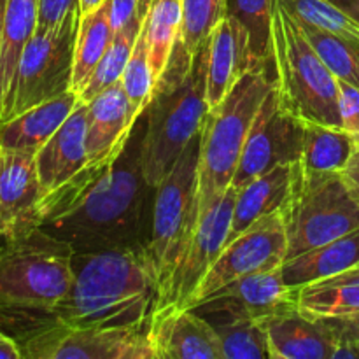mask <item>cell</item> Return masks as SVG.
<instances>
[{"label": "cell", "mask_w": 359, "mask_h": 359, "mask_svg": "<svg viewBox=\"0 0 359 359\" xmlns=\"http://www.w3.org/2000/svg\"><path fill=\"white\" fill-rule=\"evenodd\" d=\"M339 109L342 128L359 140V88L339 81Z\"/></svg>", "instance_id": "8d00e7d4"}, {"label": "cell", "mask_w": 359, "mask_h": 359, "mask_svg": "<svg viewBox=\"0 0 359 359\" xmlns=\"http://www.w3.org/2000/svg\"><path fill=\"white\" fill-rule=\"evenodd\" d=\"M198 142L200 135L154 188L149 235L142 251L156 283L158 302L167 291L200 219Z\"/></svg>", "instance_id": "8992f818"}, {"label": "cell", "mask_w": 359, "mask_h": 359, "mask_svg": "<svg viewBox=\"0 0 359 359\" xmlns=\"http://www.w3.org/2000/svg\"><path fill=\"white\" fill-rule=\"evenodd\" d=\"M272 70L273 88L287 112L304 123L342 126L339 79L280 6L272 23Z\"/></svg>", "instance_id": "5b68a950"}, {"label": "cell", "mask_w": 359, "mask_h": 359, "mask_svg": "<svg viewBox=\"0 0 359 359\" xmlns=\"http://www.w3.org/2000/svg\"><path fill=\"white\" fill-rule=\"evenodd\" d=\"M279 0H226V16L248 32L252 69H272V23Z\"/></svg>", "instance_id": "f1b7e54d"}, {"label": "cell", "mask_w": 359, "mask_h": 359, "mask_svg": "<svg viewBox=\"0 0 359 359\" xmlns=\"http://www.w3.org/2000/svg\"><path fill=\"white\" fill-rule=\"evenodd\" d=\"M86 114L88 163H114L128 146L142 114L133 107L121 83L107 88L86 102Z\"/></svg>", "instance_id": "2e32d148"}, {"label": "cell", "mask_w": 359, "mask_h": 359, "mask_svg": "<svg viewBox=\"0 0 359 359\" xmlns=\"http://www.w3.org/2000/svg\"><path fill=\"white\" fill-rule=\"evenodd\" d=\"M81 104L74 90L0 123V149L37 153Z\"/></svg>", "instance_id": "44dd1931"}, {"label": "cell", "mask_w": 359, "mask_h": 359, "mask_svg": "<svg viewBox=\"0 0 359 359\" xmlns=\"http://www.w3.org/2000/svg\"><path fill=\"white\" fill-rule=\"evenodd\" d=\"M119 83H121L126 97L130 98L137 112L144 114L151 98H153L154 86H156V79H154L153 69H151L149 63V55H147V41L144 28L139 37H137L132 56H130L128 63H126L125 72H123Z\"/></svg>", "instance_id": "e575fe53"}, {"label": "cell", "mask_w": 359, "mask_h": 359, "mask_svg": "<svg viewBox=\"0 0 359 359\" xmlns=\"http://www.w3.org/2000/svg\"><path fill=\"white\" fill-rule=\"evenodd\" d=\"M0 153H2V149H0ZM0 244H2V223H0Z\"/></svg>", "instance_id": "bcb514c9"}, {"label": "cell", "mask_w": 359, "mask_h": 359, "mask_svg": "<svg viewBox=\"0 0 359 359\" xmlns=\"http://www.w3.org/2000/svg\"><path fill=\"white\" fill-rule=\"evenodd\" d=\"M23 359H156L147 326L51 325L20 346Z\"/></svg>", "instance_id": "30bf717a"}, {"label": "cell", "mask_w": 359, "mask_h": 359, "mask_svg": "<svg viewBox=\"0 0 359 359\" xmlns=\"http://www.w3.org/2000/svg\"><path fill=\"white\" fill-rule=\"evenodd\" d=\"M158 287L142 249L74 252L72 284L49 309L53 325L147 326Z\"/></svg>", "instance_id": "7a4b0ae2"}, {"label": "cell", "mask_w": 359, "mask_h": 359, "mask_svg": "<svg viewBox=\"0 0 359 359\" xmlns=\"http://www.w3.org/2000/svg\"><path fill=\"white\" fill-rule=\"evenodd\" d=\"M358 139L342 126L305 123L304 147L298 165L314 174H340Z\"/></svg>", "instance_id": "4316f807"}, {"label": "cell", "mask_w": 359, "mask_h": 359, "mask_svg": "<svg viewBox=\"0 0 359 359\" xmlns=\"http://www.w3.org/2000/svg\"><path fill=\"white\" fill-rule=\"evenodd\" d=\"M207 56V44L191 55L177 42L144 111L140 167L146 182L153 188L170 174L186 147L200 135L209 111Z\"/></svg>", "instance_id": "3957f363"}, {"label": "cell", "mask_w": 359, "mask_h": 359, "mask_svg": "<svg viewBox=\"0 0 359 359\" xmlns=\"http://www.w3.org/2000/svg\"><path fill=\"white\" fill-rule=\"evenodd\" d=\"M79 9V0H39L37 30H51Z\"/></svg>", "instance_id": "74e56055"}, {"label": "cell", "mask_w": 359, "mask_h": 359, "mask_svg": "<svg viewBox=\"0 0 359 359\" xmlns=\"http://www.w3.org/2000/svg\"><path fill=\"white\" fill-rule=\"evenodd\" d=\"M269 70H245L230 93L203 118L198 142L200 214L231 188L252 123L273 86Z\"/></svg>", "instance_id": "277c9868"}, {"label": "cell", "mask_w": 359, "mask_h": 359, "mask_svg": "<svg viewBox=\"0 0 359 359\" xmlns=\"http://www.w3.org/2000/svg\"><path fill=\"white\" fill-rule=\"evenodd\" d=\"M207 56V104L216 107L245 70L252 69L245 28L235 18L224 16L210 34Z\"/></svg>", "instance_id": "ffe728a7"}, {"label": "cell", "mask_w": 359, "mask_h": 359, "mask_svg": "<svg viewBox=\"0 0 359 359\" xmlns=\"http://www.w3.org/2000/svg\"><path fill=\"white\" fill-rule=\"evenodd\" d=\"M340 179L346 184V188L349 189L351 195L359 202V140L354 147L353 154L347 160L346 167L340 172Z\"/></svg>", "instance_id": "f35d334b"}, {"label": "cell", "mask_w": 359, "mask_h": 359, "mask_svg": "<svg viewBox=\"0 0 359 359\" xmlns=\"http://www.w3.org/2000/svg\"><path fill=\"white\" fill-rule=\"evenodd\" d=\"M226 16V0H182V25L179 44L196 55L210 34Z\"/></svg>", "instance_id": "836d02e7"}, {"label": "cell", "mask_w": 359, "mask_h": 359, "mask_svg": "<svg viewBox=\"0 0 359 359\" xmlns=\"http://www.w3.org/2000/svg\"><path fill=\"white\" fill-rule=\"evenodd\" d=\"M79 18L81 11H76L56 28L35 30L20 60L9 111L0 123L72 90Z\"/></svg>", "instance_id": "9c48e42d"}, {"label": "cell", "mask_w": 359, "mask_h": 359, "mask_svg": "<svg viewBox=\"0 0 359 359\" xmlns=\"http://www.w3.org/2000/svg\"><path fill=\"white\" fill-rule=\"evenodd\" d=\"M44 195L34 153H0V223L2 244L37 230ZM0 244V245H2Z\"/></svg>", "instance_id": "9a60e30c"}, {"label": "cell", "mask_w": 359, "mask_h": 359, "mask_svg": "<svg viewBox=\"0 0 359 359\" xmlns=\"http://www.w3.org/2000/svg\"><path fill=\"white\" fill-rule=\"evenodd\" d=\"M272 359H333L342 342L330 319H312L297 307L262 321Z\"/></svg>", "instance_id": "ac0fdd59"}, {"label": "cell", "mask_w": 359, "mask_h": 359, "mask_svg": "<svg viewBox=\"0 0 359 359\" xmlns=\"http://www.w3.org/2000/svg\"><path fill=\"white\" fill-rule=\"evenodd\" d=\"M359 263V228L344 237L309 249L283 263L284 283L290 287L305 286L344 272Z\"/></svg>", "instance_id": "d4e9b609"}, {"label": "cell", "mask_w": 359, "mask_h": 359, "mask_svg": "<svg viewBox=\"0 0 359 359\" xmlns=\"http://www.w3.org/2000/svg\"><path fill=\"white\" fill-rule=\"evenodd\" d=\"M72 255L62 242L34 230L0 245V304L51 309L72 284Z\"/></svg>", "instance_id": "ba28073f"}, {"label": "cell", "mask_w": 359, "mask_h": 359, "mask_svg": "<svg viewBox=\"0 0 359 359\" xmlns=\"http://www.w3.org/2000/svg\"><path fill=\"white\" fill-rule=\"evenodd\" d=\"M4 9H6V0H0V55H2V23H4Z\"/></svg>", "instance_id": "ee69618b"}, {"label": "cell", "mask_w": 359, "mask_h": 359, "mask_svg": "<svg viewBox=\"0 0 359 359\" xmlns=\"http://www.w3.org/2000/svg\"><path fill=\"white\" fill-rule=\"evenodd\" d=\"M297 309L312 319H347L359 314V263L332 277L294 290Z\"/></svg>", "instance_id": "cb8c5ba5"}, {"label": "cell", "mask_w": 359, "mask_h": 359, "mask_svg": "<svg viewBox=\"0 0 359 359\" xmlns=\"http://www.w3.org/2000/svg\"><path fill=\"white\" fill-rule=\"evenodd\" d=\"M105 0H79V9H81V14L88 13V11L95 9V7H98L100 4H104Z\"/></svg>", "instance_id": "7bdbcfd3"}, {"label": "cell", "mask_w": 359, "mask_h": 359, "mask_svg": "<svg viewBox=\"0 0 359 359\" xmlns=\"http://www.w3.org/2000/svg\"><path fill=\"white\" fill-rule=\"evenodd\" d=\"M351 346H353V349H354V353H356V358L359 359V342H349Z\"/></svg>", "instance_id": "f6af8a7d"}, {"label": "cell", "mask_w": 359, "mask_h": 359, "mask_svg": "<svg viewBox=\"0 0 359 359\" xmlns=\"http://www.w3.org/2000/svg\"><path fill=\"white\" fill-rule=\"evenodd\" d=\"M298 27L330 72L339 81L359 88V42L319 30L311 25L298 23Z\"/></svg>", "instance_id": "f546056e"}, {"label": "cell", "mask_w": 359, "mask_h": 359, "mask_svg": "<svg viewBox=\"0 0 359 359\" xmlns=\"http://www.w3.org/2000/svg\"><path fill=\"white\" fill-rule=\"evenodd\" d=\"M287 235V256L344 237L359 228V202L340 174H314L293 165V184L283 207Z\"/></svg>", "instance_id": "52a82bcc"}, {"label": "cell", "mask_w": 359, "mask_h": 359, "mask_svg": "<svg viewBox=\"0 0 359 359\" xmlns=\"http://www.w3.org/2000/svg\"><path fill=\"white\" fill-rule=\"evenodd\" d=\"M332 4H335L337 7L344 11V13L349 14L353 20H356L359 23V0H330Z\"/></svg>", "instance_id": "b9f144b4"}, {"label": "cell", "mask_w": 359, "mask_h": 359, "mask_svg": "<svg viewBox=\"0 0 359 359\" xmlns=\"http://www.w3.org/2000/svg\"><path fill=\"white\" fill-rule=\"evenodd\" d=\"M280 266L241 277L202 298L191 309L210 323L226 319H249L262 323L270 316L294 309V290L284 283Z\"/></svg>", "instance_id": "5bb4252c"}, {"label": "cell", "mask_w": 359, "mask_h": 359, "mask_svg": "<svg viewBox=\"0 0 359 359\" xmlns=\"http://www.w3.org/2000/svg\"><path fill=\"white\" fill-rule=\"evenodd\" d=\"M286 224L279 210L259 219L224 245L219 258L196 290L189 309L195 307L202 298L241 277L280 266L286 262Z\"/></svg>", "instance_id": "4fadbf2b"}, {"label": "cell", "mask_w": 359, "mask_h": 359, "mask_svg": "<svg viewBox=\"0 0 359 359\" xmlns=\"http://www.w3.org/2000/svg\"><path fill=\"white\" fill-rule=\"evenodd\" d=\"M224 359H272L269 335L262 323L226 319L212 323Z\"/></svg>", "instance_id": "1f68e13d"}, {"label": "cell", "mask_w": 359, "mask_h": 359, "mask_svg": "<svg viewBox=\"0 0 359 359\" xmlns=\"http://www.w3.org/2000/svg\"><path fill=\"white\" fill-rule=\"evenodd\" d=\"M279 6L298 23L359 42V23L330 0H279Z\"/></svg>", "instance_id": "d6a6232c"}, {"label": "cell", "mask_w": 359, "mask_h": 359, "mask_svg": "<svg viewBox=\"0 0 359 359\" xmlns=\"http://www.w3.org/2000/svg\"><path fill=\"white\" fill-rule=\"evenodd\" d=\"M142 28L144 25H133V27L123 28V30L116 32L109 49L105 51V55L102 56L98 65L95 67L90 79H88L86 83H84V86L81 88V102L86 104L91 98L97 97L98 93H102L104 90L114 86V84H118L119 81H121L126 63H128L130 56H132L133 46H135L137 37L140 35Z\"/></svg>", "instance_id": "4dcf8cb0"}, {"label": "cell", "mask_w": 359, "mask_h": 359, "mask_svg": "<svg viewBox=\"0 0 359 359\" xmlns=\"http://www.w3.org/2000/svg\"><path fill=\"white\" fill-rule=\"evenodd\" d=\"M237 189L217 196L202 214L181 263L153 314L165 309H189L196 290L223 252L231 228Z\"/></svg>", "instance_id": "7c38bea8"}, {"label": "cell", "mask_w": 359, "mask_h": 359, "mask_svg": "<svg viewBox=\"0 0 359 359\" xmlns=\"http://www.w3.org/2000/svg\"><path fill=\"white\" fill-rule=\"evenodd\" d=\"M111 0L81 14L74 48L72 90L79 93L111 46L116 32L111 21Z\"/></svg>", "instance_id": "484cf974"}, {"label": "cell", "mask_w": 359, "mask_h": 359, "mask_svg": "<svg viewBox=\"0 0 359 359\" xmlns=\"http://www.w3.org/2000/svg\"><path fill=\"white\" fill-rule=\"evenodd\" d=\"M181 25L182 0H153V6L144 23V34H146L147 55L156 83L170 62L172 53L181 35Z\"/></svg>", "instance_id": "83f0119b"}, {"label": "cell", "mask_w": 359, "mask_h": 359, "mask_svg": "<svg viewBox=\"0 0 359 359\" xmlns=\"http://www.w3.org/2000/svg\"><path fill=\"white\" fill-rule=\"evenodd\" d=\"M140 140L133 133L114 163H86L65 184L44 193L37 230L72 252L144 249L154 188L144 179Z\"/></svg>", "instance_id": "6da1fadb"}, {"label": "cell", "mask_w": 359, "mask_h": 359, "mask_svg": "<svg viewBox=\"0 0 359 359\" xmlns=\"http://www.w3.org/2000/svg\"><path fill=\"white\" fill-rule=\"evenodd\" d=\"M339 332L340 340L346 342H359V314L347 319H330Z\"/></svg>", "instance_id": "ab89813d"}, {"label": "cell", "mask_w": 359, "mask_h": 359, "mask_svg": "<svg viewBox=\"0 0 359 359\" xmlns=\"http://www.w3.org/2000/svg\"><path fill=\"white\" fill-rule=\"evenodd\" d=\"M39 23V0H6L0 55V121L9 111L11 95L25 48Z\"/></svg>", "instance_id": "603a6c76"}, {"label": "cell", "mask_w": 359, "mask_h": 359, "mask_svg": "<svg viewBox=\"0 0 359 359\" xmlns=\"http://www.w3.org/2000/svg\"><path fill=\"white\" fill-rule=\"evenodd\" d=\"M153 0H111V21L114 32L133 25H144Z\"/></svg>", "instance_id": "d590c367"}, {"label": "cell", "mask_w": 359, "mask_h": 359, "mask_svg": "<svg viewBox=\"0 0 359 359\" xmlns=\"http://www.w3.org/2000/svg\"><path fill=\"white\" fill-rule=\"evenodd\" d=\"M305 123L280 105L276 88L263 102L251 126L231 188L241 189L252 179L280 165L300 161Z\"/></svg>", "instance_id": "8fae6325"}, {"label": "cell", "mask_w": 359, "mask_h": 359, "mask_svg": "<svg viewBox=\"0 0 359 359\" xmlns=\"http://www.w3.org/2000/svg\"><path fill=\"white\" fill-rule=\"evenodd\" d=\"M86 104L81 102L51 139L35 153L39 181L44 193L65 184L86 167Z\"/></svg>", "instance_id": "d6986e66"}, {"label": "cell", "mask_w": 359, "mask_h": 359, "mask_svg": "<svg viewBox=\"0 0 359 359\" xmlns=\"http://www.w3.org/2000/svg\"><path fill=\"white\" fill-rule=\"evenodd\" d=\"M291 184L293 165H280L237 189L228 242L263 217L283 210L291 193Z\"/></svg>", "instance_id": "7402d4cb"}, {"label": "cell", "mask_w": 359, "mask_h": 359, "mask_svg": "<svg viewBox=\"0 0 359 359\" xmlns=\"http://www.w3.org/2000/svg\"><path fill=\"white\" fill-rule=\"evenodd\" d=\"M147 339L156 359H224L212 323L195 309H165L153 314Z\"/></svg>", "instance_id": "e0dca14e"}, {"label": "cell", "mask_w": 359, "mask_h": 359, "mask_svg": "<svg viewBox=\"0 0 359 359\" xmlns=\"http://www.w3.org/2000/svg\"><path fill=\"white\" fill-rule=\"evenodd\" d=\"M0 359H23L16 340L11 339L2 330H0Z\"/></svg>", "instance_id": "60d3db41"}]
</instances>
